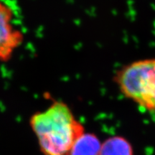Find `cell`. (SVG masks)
<instances>
[{
	"instance_id": "cell-1",
	"label": "cell",
	"mask_w": 155,
	"mask_h": 155,
	"mask_svg": "<svg viewBox=\"0 0 155 155\" xmlns=\"http://www.w3.org/2000/svg\"><path fill=\"white\" fill-rule=\"evenodd\" d=\"M30 124L43 155H72L75 144L85 134L82 124L61 101L34 114Z\"/></svg>"
},
{
	"instance_id": "cell-5",
	"label": "cell",
	"mask_w": 155,
	"mask_h": 155,
	"mask_svg": "<svg viewBox=\"0 0 155 155\" xmlns=\"http://www.w3.org/2000/svg\"><path fill=\"white\" fill-rule=\"evenodd\" d=\"M101 144L99 139L92 134H84L76 141L72 155H99Z\"/></svg>"
},
{
	"instance_id": "cell-3",
	"label": "cell",
	"mask_w": 155,
	"mask_h": 155,
	"mask_svg": "<svg viewBox=\"0 0 155 155\" xmlns=\"http://www.w3.org/2000/svg\"><path fill=\"white\" fill-rule=\"evenodd\" d=\"M23 41L24 35L15 24L14 11L0 0V61L11 60Z\"/></svg>"
},
{
	"instance_id": "cell-2",
	"label": "cell",
	"mask_w": 155,
	"mask_h": 155,
	"mask_svg": "<svg viewBox=\"0 0 155 155\" xmlns=\"http://www.w3.org/2000/svg\"><path fill=\"white\" fill-rule=\"evenodd\" d=\"M115 82L126 98L155 111V58L128 64L116 73Z\"/></svg>"
},
{
	"instance_id": "cell-4",
	"label": "cell",
	"mask_w": 155,
	"mask_h": 155,
	"mask_svg": "<svg viewBox=\"0 0 155 155\" xmlns=\"http://www.w3.org/2000/svg\"><path fill=\"white\" fill-rule=\"evenodd\" d=\"M99 155H133L132 147L123 137H114L101 144Z\"/></svg>"
}]
</instances>
